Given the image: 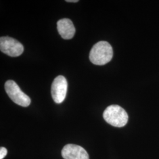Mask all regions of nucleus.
<instances>
[{
	"instance_id": "nucleus-4",
	"label": "nucleus",
	"mask_w": 159,
	"mask_h": 159,
	"mask_svg": "<svg viewBox=\"0 0 159 159\" xmlns=\"http://www.w3.org/2000/svg\"><path fill=\"white\" fill-rule=\"evenodd\" d=\"M0 50L11 57H18L23 54L24 47L17 40L10 37L0 38Z\"/></svg>"
},
{
	"instance_id": "nucleus-7",
	"label": "nucleus",
	"mask_w": 159,
	"mask_h": 159,
	"mask_svg": "<svg viewBox=\"0 0 159 159\" xmlns=\"http://www.w3.org/2000/svg\"><path fill=\"white\" fill-rule=\"evenodd\" d=\"M58 32L64 40H70L73 38L75 29L73 23L68 18H63L57 22Z\"/></svg>"
},
{
	"instance_id": "nucleus-2",
	"label": "nucleus",
	"mask_w": 159,
	"mask_h": 159,
	"mask_svg": "<svg viewBox=\"0 0 159 159\" xmlns=\"http://www.w3.org/2000/svg\"><path fill=\"white\" fill-rule=\"evenodd\" d=\"M103 118L110 125L122 127L127 123L129 116L125 110L119 106L111 105L104 110Z\"/></svg>"
},
{
	"instance_id": "nucleus-9",
	"label": "nucleus",
	"mask_w": 159,
	"mask_h": 159,
	"mask_svg": "<svg viewBox=\"0 0 159 159\" xmlns=\"http://www.w3.org/2000/svg\"><path fill=\"white\" fill-rule=\"evenodd\" d=\"M66 2H79V0H67Z\"/></svg>"
},
{
	"instance_id": "nucleus-3",
	"label": "nucleus",
	"mask_w": 159,
	"mask_h": 159,
	"mask_svg": "<svg viewBox=\"0 0 159 159\" xmlns=\"http://www.w3.org/2000/svg\"><path fill=\"white\" fill-rule=\"evenodd\" d=\"M5 89L13 102L22 107H28L30 104V98L21 91L14 81L8 80L5 84Z\"/></svg>"
},
{
	"instance_id": "nucleus-6",
	"label": "nucleus",
	"mask_w": 159,
	"mask_h": 159,
	"mask_svg": "<svg viewBox=\"0 0 159 159\" xmlns=\"http://www.w3.org/2000/svg\"><path fill=\"white\" fill-rule=\"evenodd\" d=\"M64 159H89V154L84 148L73 144L66 145L61 151Z\"/></svg>"
},
{
	"instance_id": "nucleus-8",
	"label": "nucleus",
	"mask_w": 159,
	"mask_h": 159,
	"mask_svg": "<svg viewBox=\"0 0 159 159\" xmlns=\"http://www.w3.org/2000/svg\"><path fill=\"white\" fill-rule=\"evenodd\" d=\"M7 154V150L6 148L1 147L0 148V159H3Z\"/></svg>"
},
{
	"instance_id": "nucleus-1",
	"label": "nucleus",
	"mask_w": 159,
	"mask_h": 159,
	"mask_svg": "<svg viewBox=\"0 0 159 159\" xmlns=\"http://www.w3.org/2000/svg\"><path fill=\"white\" fill-rule=\"evenodd\" d=\"M113 55V48L107 41H102L92 47L89 55L91 63L95 65L102 66L109 63Z\"/></svg>"
},
{
	"instance_id": "nucleus-5",
	"label": "nucleus",
	"mask_w": 159,
	"mask_h": 159,
	"mask_svg": "<svg viewBox=\"0 0 159 159\" xmlns=\"http://www.w3.org/2000/svg\"><path fill=\"white\" fill-rule=\"evenodd\" d=\"M68 83L66 79L58 75L54 80L51 85V96L54 102L60 104L64 102L67 95Z\"/></svg>"
}]
</instances>
